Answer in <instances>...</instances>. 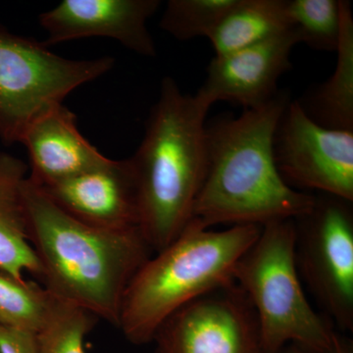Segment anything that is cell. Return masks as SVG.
<instances>
[{
  "label": "cell",
  "instance_id": "obj_1",
  "mask_svg": "<svg viewBox=\"0 0 353 353\" xmlns=\"http://www.w3.org/2000/svg\"><path fill=\"white\" fill-rule=\"evenodd\" d=\"M290 101L279 92L240 117L206 125L205 178L194 208V219L202 227H263L311 210L314 194L288 185L274 158V134Z\"/></svg>",
  "mask_w": 353,
  "mask_h": 353
},
{
  "label": "cell",
  "instance_id": "obj_2",
  "mask_svg": "<svg viewBox=\"0 0 353 353\" xmlns=\"http://www.w3.org/2000/svg\"><path fill=\"white\" fill-rule=\"evenodd\" d=\"M24 197L41 285L117 328L128 285L153 253L139 228L113 232L83 224L58 208L29 176Z\"/></svg>",
  "mask_w": 353,
  "mask_h": 353
},
{
  "label": "cell",
  "instance_id": "obj_3",
  "mask_svg": "<svg viewBox=\"0 0 353 353\" xmlns=\"http://www.w3.org/2000/svg\"><path fill=\"white\" fill-rule=\"evenodd\" d=\"M209 109L166 77L143 141L129 158L138 189L139 230L153 252L166 248L194 219L208 163Z\"/></svg>",
  "mask_w": 353,
  "mask_h": 353
},
{
  "label": "cell",
  "instance_id": "obj_4",
  "mask_svg": "<svg viewBox=\"0 0 353 353\" xmlns=\"http://www.w3.org/2000/svg\"><path fill=\"white\" fill-rule=\"evenodd\" d=\"M261 228L236 225L213 231L192 219L132 279L117 328L132 345L152 343L158 329L176 311L234 284V268Z\"/></svg>",
  "mask_w": 353,
  "mask_h": 353
},
{
  "label": "cell",
  "instance_id": "obj_5",
  "mask_svg": "<svg viewBox=\"0 0 353 353\" xmlns=\"http://www.w3.org/2000/svg\"><path fill=\"white\" fill-rule=\"evenodd\" d=\"M296 245L294 220L265 225L234 268V284L254 311L265 353H279L292 343L322 353L336 336L333 323L306 297Z\"/></svg>",
  "mask_w": 353,
  "mask_h": 353
},
{
  "label": "cell",
  "instance_id": "obj_6",
  "mask_svg": "<svg viewBox=\"0 0 353 353\" xmlns=\"http://www.w3.org/2000/svg\"><path fill=\"white\" fill-rule=\"evenodd\" d=\"M113 67L112 57L69 59L43 43L0 28V139L20 143L39 116Z\"/></svg>",
  "mask_w": 353,
  "mask_h": 353
},
{
  "label": "cell",
  "instance_id": "obj_7",
  "mask_svg": "<svg viewBox=\"0 0 353 353\" xmlns=\"http://www.w3.org/2000/svg\"><path fill=\"white\" fill-rule=\"evenodd\" d=\"M352 203L315 196L311 210L294 220L299 276L330 321L347 332L353 330Z\"/></svg>",
  "mask_w": 353,
  "mask_h": 353
},
{
  "label": "cell",
  "instance_id": "obj_8",
  "mask_svg": "<svg viewBox=\"0 0 353 353\" xmlns=\"http://www.w3.org/2000/svg\"><path fill=\"white\" fill-rule=\"evenodd\" d=\"M273 152L292 189L353 201V131L320 126L297 101H290L276 128Z\"/></svg>",
  "mask_w": 353,
  "mask_h": 353
},
{
  "label": "cell",
  "instance_id": "obj_9",
  "mask_svg": "<svg viewBox=\"0 0 353 353\" xmlns=\"http://www.w3.org/2000/svg\"><path fill=\"white\" fill-rule=\"evenodd\" d=\"M153 341L157 353H265L254 311L234 283L176 311Z\"/></svg>",
  "mask_w": 353,
  "mask_h": 353
},
{
  "label": "cell",
  "instance_id": "obj_10",
  "mask_svg": "<svg viewBox=\"0 0 353 353\" xmlns=\"http://www.w3.org/2000/svg\"><path fill=\"white\" fill-rule=\"evenodd\" d=\"M159 0H63L39 15L50 46L87 38L114 39L141 57H155L148 22Z\"/></svg>",
  "mask_w": 353,
  "mask_h": 353
},
{
  "label": "cell",
  "instance_id": "obj_11",
  "mask_svg": "<svg viewBox=\"0 0 353 353\" xmlns=\"http://www.w3.org/2000/svg\"><path fill=\"white\" fill-rule=\"evenodd\" d=\"M299 43L294 30L236 50L215 57L196 97L209 106L228 101L243 110L259 108L279 94V79L292 68L290 55Z\"/></svg>",
  "mask_w": 353,
  "mask_h": 353
},
{
  "label": "cell",
  "instance_id": "obj_12",
  "mask_svg": "<svg viewBox=\"0 0 353 353\" xmlns=\"http://www.w3.org/2000/svg\"><path fill=\"white\" fill-rule=\"evenodd\" d=\"M41 188L67 214L88 226L123 232L139 228L138 189L129 158Z\"/></svg>",
  "mask_w": 353,
  "mask_h": 353
},
{
  "label": "cell",
  "instance_id": "obj_13",
  "mask_svg": "<svg viewBox=\"0 0 353 353\" xmlns=\"http://www.w3.org/2000/svg\"><path fill=\"white\" fill-rule=\"evenodd\" d=\"M20 143L29 154V180L38 187L78 175L109 159L81 134L75 114L64 104L34 120Z\"/></svg>",
  "mask_w": 353,
  "mask_h": 353
},
{
  "label": "cell",
  "instance_id": "obj_14",
  "mask_svg": "<svg viewBox=\"0 0 353 353\" xmlns=\"http://www.w3.org/2000/svg\"><path fill=\"white\" fill-rule=\"evenodd\" d=\"M29 166L0 152V271L18 281L24 273L41 280V268L30 243L24 185Z\"/></svg>",
  "mask_w": 353,
  "mask_h": 353
},
{
  "label": "cell",
  "instance_id": "obj_15",
  "mask_svg": "<svg viewBox=\"0 0 353 353\" xmlns=\"http://www.w3.org/2000/svg\"><path fill=\"white\" fill-rule=\"evenodd\" d=\"M341 27L336 69L326 82L297 101L316 124L353 131V17L350 1L340 0Z\"/></svg>",
  "mask_w": 353,
  "mask_h": 353
},
{
  "label": "cell",
  "instance_id": "obj_16",
  "mask_svg": "<svg viewBox=\"0 0 353 353\" xmlns=\"http://www.w3.org/2000/svg\"><path fill=\"white\" fill-rule=\"evenodd\" d=\"M290 30L288 0H238L208 39L221 57Z\"/></svg>",
  "mask_w": 353,
  "mask_h": 353
},
{
  "label": "cell",
  "instance_id": "obj_17",
  "mask_svg": "<svg viewBox=\"0 0 353 353\" xmlns=\"http://www.w3.org/2000/svg\"><path fill=\"white\" fill-rule=\"evenodd\" d=\"M97 318L50 294L43 326L36 333L39 353H85L83 341Z\"/></svg>",
  "mask_w": 353,
  "mask_h": 353
},
{
  "label": "cell",
  "instance_id": "obj_18",
  "mask_svg": "<svg viewBox=\"0 0 353 353\" xmlns=\"http://www.w3.org/2000/svg\"><path fill=\"white\" fill-rule=\"evenodd\" d=\"M288 15L299 43L336 52L341 37L340 0H288Z\"/></svg>",
  "mask_w": 353,
  "mask_h": 353
},
{
  "label": "cell",
  "instance_id": "obj_19",
  "mask_svg": "<svg viewBox=\"0 0 353 353\" xmlns=\"http://www.w3.org/2000/svg\"><path fill=\"white\" fill-rule=\"evenodd\" d=\"M50 292L38 282L18 281L0 271V325L38 333L50 304Z\"/></svg>",
  "mask_w": 353,
  "mask_h": 353
},
{
  "label": "cell",
  "instance_id": "obj_20",
  "mask_svg": "<svg viewBox=\"0 0 353 353\" xmlns=\"http://www.w3.org/2000/svg\"><path fill=\"white\" fill-rule=\"evenodd\" d=\"M238 0H169L160 28L178 41L209 38Z\"/></svg>",
  "mask_w": 353,
  "mask_h": 353
},
{
  "label": "cell",
  "instance_id": "obj_21",
  "mask_svg": "<svg viewBox=\"0 0 353 353\" xmlns=\"http://www.w3.org/2000/svg\"><path fill=\"white\" fill-rule=\"evenodd\" d=\"M0 353H39L36 333L0 325Z\"/></svg>",
  "mask_w": 353,
  "mask_h": 353
},
{
  "label": "cell",
  "instance_id": "obj_22",
  "mask_svg": "<svg viewBox=\"0 0 353 353\" xmlns=\"http://www.w3.org/2000/svg\"><path fill=\"white\" fill-rule=\"evenodd\" d=\"M322 353H353V352L352 345L347 340L341 338L340 334H336L331 347Z\"/></svg>",
  "mask_w": 353,
  "mask_h": 353
},
{
  "label": "cell",
  "instance_id": "obj_23",
  "mask_svg": "<svg viewBox=\"0 0 353 353\" xmlns=\"http://www.w3.org/2000/svg\"><path fill=\"white\" fill-rule=\"evenodd\" d=\"M279 353H310L307 352V350H304V348L299 347V345H287V347H285L283 348L282 350H281Z\"/></svg>",
  "mask_w": 353,
  "mask_h": 353
}]
</instances>
